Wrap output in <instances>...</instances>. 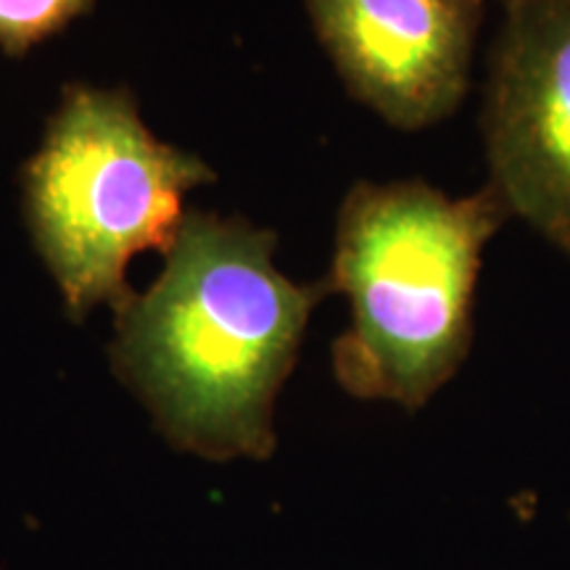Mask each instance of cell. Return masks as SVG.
<instances>
[{
  "instance_id": "obj_1",
  "label": "cell",
  "mask_w": 570,
  "mask_h": 570,
  "mask_svg": "<svg viewBox=\"0 0 570 570\" xmlns=\"http://www.w3.org/2000/svg\"><path fill=\"white\" fill-rule=\"evenodd\" d=\"M167 267L117 309L114 367L169 444L204 460H265L275 399L306 323L331 291L275 265V235L244 219L185 214Z\"/></svg>"
},
{
  "instance_id": "obj_2",
  "label": "cell",
  "mask_w": 570,
  "mask_h": 570,
  "mask_svg": "<svg viewBox=\"0 0 570 570\" xmlns=\"http://www.w3.org/2000/svg\"><path fill=\"white\" fill-rule=\"evenodd\" d=\"M508 219L489 185L470 196L425 180L348 190L327 277L352 309L333 346L348 394L420 410L452 381L473 338L483 252Z\"/></svg>"
},
{
  "instance_id": "obj_3",
  "label": "cell",
  "mask_w": 570,
  "mask_h": 570,
  "mask_svg": "<svg viewBox=\"0 0 570 570\" xmlns=\"http://www.w3.org/2000/svg\"><path fill=\"white\" fill-rule=\"evenodd\" d=\"M212 177L198 156L148 132L127 90L67 88L24 169V212L69 315L119 309L132 296V256L167 254L185 194Z\"/></svg>"
},
{
  "instance_id": "obj_4",
  "label": "cell",
  "mask_w": 570,
  "mask_h": 570,
  "mask_svg": "<svg viewBox=\"0 0 570 570\" xmlns=\"http://www.w3.org/2000/svg\"><path fill=\"white\" fill-rule=\"evenodd\" d=\"M489 188L570 254V0L504 9L483 90Z\"/></svg>"
},
{
  "instance_id": "obj_5",
  "label": "cell",
  "mask_w": 570,
  "mask_h": 570,
  "mask_svg": "<svg viewBox=\"0 0 570 570\" xmlns=\"http://www.w3.org/2000/svg\"><path fill=\"white\" fill-rule=\"evenodd\" d=\"M481 9L475 0H306L346 90L407 132L460 109Z\"/></svg>"
},
{
  "instance_id": "obj_6",
  "label": "cell",
  "mask_w": 570,
  "mask_h": 570,
  "mask_svg": "<svg viewBox=\"0 0 570 570\" xmlns=\"http://www.w3.org/2000/svg\"><path fill=\"white\" fill-rule=\"evenodd\" d=\"M92 0H0V48L9 56L30 51L88 13Z\"/></svg>"
},
{
  "instance_id": "obj_7",
  "label": "cell",
  "mask_w": 570,
  "mask_h": 570,
  "mask_svg": "<svg viewBox=\"0 0 570 570\" xmlns=\"http://www.w3.org/2000/svg\"><path fill=\"white\" fill-rule=\"evenodd\" d=\"M475 3H481V6H483V3H487V0H475ZM497 3H499V6H502V9H508V6H512V3H518V0H497Z\"/></svg>"
}]
</instances>
